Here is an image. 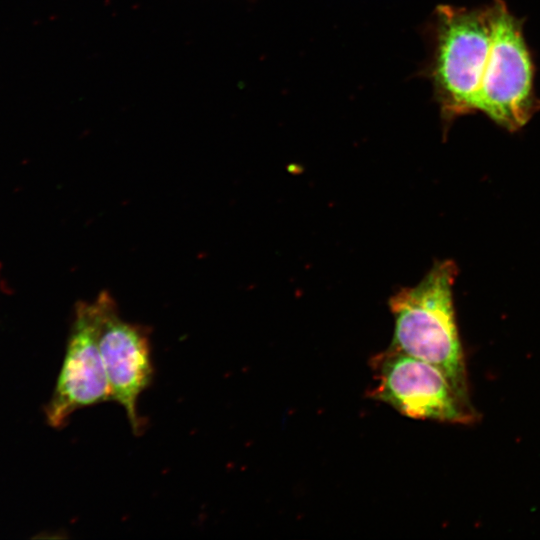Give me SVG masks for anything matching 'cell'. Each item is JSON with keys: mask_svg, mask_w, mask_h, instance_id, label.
Returning <instances> with one entry per match:
<instances>
[{"mask_svg": "<svg viewBox=\"0 0 540 540\" xmlns=\"http://www.w3.org/2000/svg\"><path fill=\"white\" fill-rule=\"evenodd\" d=\"M458 274L454 261H436L413 287H403L388 300L394 318L389 347L440 369L469 401L467 374L453 304Z\"/></svg>", "mask_w": 540, "mask_h": 540, "instance_id": "cell-1", "label": "cell"}, {"mask_svg": "<svg viewBox=\"0 0 540 540\" xmlns=\"http://www.w3.org/2000/svg\"><path fill=\"white\" fill-rule=\"evenodd\" d=\"M428 77L445 124L475 112L476 96L488 60L492 24L488 5H438L432 23Z\"/></svg>", "mask_w": 540, "mask_h": 540, "instance_id": "cell-2", "label": "cell"}, {"mask_svg": "<svg viewBox=\"0 0 540 540\" xmlns=\"http://www.w3.org/2000/svg\"><path fill=\"white\" fill-rule=\"evenodd\" d=\"M492 41L476 96L475 112L513 132L540 110L534 91V63L523 34V21L503 0L488 5Z\"/></svg>", "mask_w": 540, "mask_h": 540, "instance_id": "cell-3", "label": "cell"}, {"mask_svg": "<svg viewBox=\"0 0 540 540\" xmlns=\"http://www.w3.org/2000/svg\"><path fill=\"white\" fill-rule=\"evenodd\" d=\"M376 385L370 397L414 419L469 423L470 403L437 367L388 347L372 358Z\"/></svg>", "mask_w": 540, "mask_h": 540, "instance_id": "cell-4", "label": "cell"}, {"mask_svg": "<svg viewBox=\"0 0 540 540\" xmlns=\"http://www.w3.org/2000/svg\"><path fill=\"white\" fill-rule=\"evenodd\" d=\"M93 303L111 400L123 407L133 433L141 435L146 420L138 413V399L154 378L150 330L122 319L115 299L107 291L100 292Z\"/></svg>", "mask_w": 540, "mask_h": 540, "instance_id": "cell-5", "label": "cell"}, {"mask_svg": "<svg viewBox=\"0 0 540 540\" xmlns=\"http://www.w3.org/2000/svg\"><path fill=\"white\" fill-rule=\"evenodd\" d=\"M108 400L110 388L98 345L94 303L79 301L62 366L45 407L46 420L52 428H62L75 411Z\"/></svg>", "mask_w": 540, "mask_h": 540, "instance_id": "cell-6", "label": "cell"}]
</instances>
